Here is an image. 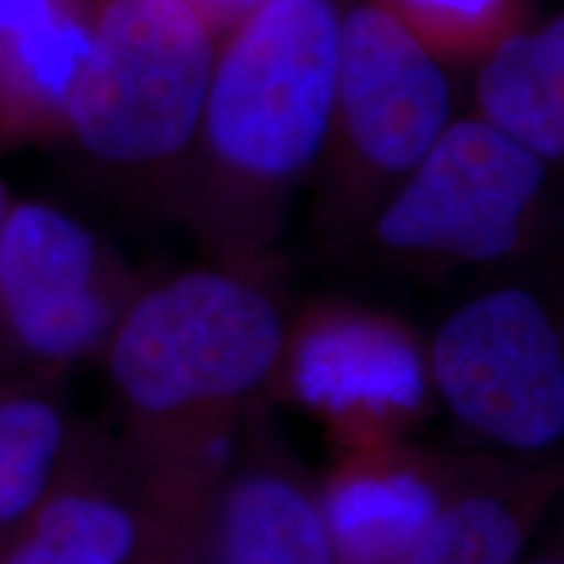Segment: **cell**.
<instances>
[{
	"instance_id": "cell-1",
	"label": "cell",
	"mask_w": 564,
	"mask_h": 564,
	"mask_svg": "<svg viewBox=\"0 0 564 564\" xmlns=\"http://www.w3.org/2000/svg\"><path fill=\"white\" fill-rule=\"evenodd\" d=\"M285 322L241 274L186 272L133 295L102 350L116 429L154 474L207 489L267 403Z\"/></svg>"
},
{
	"instance_id": "cell-2",
	"label": "cell",
	"mask_w": 564,
	"mask_h": 564,
	"mask_svg": "<svg viewBox=\"0 0 564 564\" xmlns=\"http://www.w3.org/2000/svg\"><path fill=\"white\" fill-rule=\"evenodd\" d=\"M212 40L186 0H112L91 24L66 118L91 154L150 162L181 150L207 102Z\"/></svg>"
},
{
	"instance_id": "cell-3",
	"label": "cell",
	"mask_w": 564,
	"mask_h": 564,
	"mask_svg": "<svg viewBox=\"0 0 564 564\" xmlns=\"http://www.w3.org/2000/svg\"><path fill=\"white\" fill-rule=\"evenodd\" d=\"M340 19L329 0H264L209 79L207 131L238 171L282 178L319 150L337 100Z\"/></svg>"
},
{
	"instance_id": "cell-4",
	"label": "cell",
	"mask_w": 564,
	"mask_h": 564,
	"mask_svg": "<svg viewBox=\"0 0 564 564\" xmlns=\"http://www.w3.org/2000/svg\"><path fill=\"white\" fill-rule=\"evenodd\" d=\"M436 405L491 455L556 460L564 436V345L531 291L497 288L455 308L426 348Z\"/></svg>"
},
{
	"instance_id": "cell-5",
	"label": "cell",
	"mask_w": 564,
	"mask_h": 564,
	"mask_svg": "<svg viewBox=\"0 0 564 564\" xmlns=\"http://www.w3.org/2000/svg\"><path fill=\"white\" fill-rule=\"evenodd\" d=\"M131 299L95 230L51 204H11L0 230V371L66 384L102 358Z\"/></svg>"
},
{
	"instance_id": "cell-6",
	"label": "cell",
	"mask_w": 564,
	"mask_h": 564,
	"mask_svg": "<svg viewBox=\"0 0 564 564\" xmlns=\"http://www.w3.org/2000/svg\"><path fill=\"white\" fill-rule=\"evenodd\" d=\"M272 400L319 421L335 453L411 440L436 408L411 329L350 306L319 308L285 340Z\"/></svg>"
},
{
	"instance_id": "cell-7",
	"label": "cell",
	"mask_w": 564,
	"mask_h": 564,
	"mask_svg": "<svg viewBox=\"0 0 564 564\" xmlns=\"http://www.w3.org/2000/svg\"><path fill=\"white\" fill-rule=\"evenodd\" d=\"M377 220L384 249L444 262H497L520 249L541 158L489 123L447 126Z\"/></svg>"
},
{
	"instance_id": "cell-8",
	"label": "cell",
	"mask_w": 564,
	"mask_h": 564,
	"mask_svg": "<svg viewBox=\"0 0 564 564\" xmlns=\"http://www.w3.org/2000/svg\"><path fill=\"white\" fill-rule=\"evenodd\" d=\"M207 489L165 481L116 426L89 421L58 481L0 549V564H131L167 507Z\"/></svg>"
},
{
	"instance_id": "cell-9",
	"label": "cell",
	"mask_w": 564,
	"mask_h": 564,
	"mask_svg": "<svg viewBox=\"0 0 564 564\" xmlns=\"http://www.w3.org/2000/svg\"><path fill=\"white\" fill-rule=\"evenodd\" d=\"M199 564H335L319 486L280 434L272 403L241 423L204 494Z\"/></svg>"
},
{
	"instance_id": "cell-10",
	"label": "cell",
	"mask_w": 564,
	"mask_h": 564,
	"mask_svg": "<svg viewBox=\"0 0 564 564\" xmlns=\"http://www.w3.org/2000/svg\"><path fill=\"white\" fill-rule=\"evenodd\" d=\"M337 100L350 137L382 171H411L447 129L449 87L419 37L384 9L340 24Z\"/></svg>"
},
{
	"instance_id": "cell-11",
	"label": "cell",
	"mask_w": 564,
	"mask_h": 564,
	"mask_svg": "<svg viewBox=\"0 0 564 564\" xmlns=\"http://www.w3.org/2000/svg\"><path fill=\"white\" fill-rule=\"evenodd\" d=\"M468 460L411 440L337 453L316 481L335 564H405Z\"/></svg>"
},
{
	"instance_id": "cell-12",
	"label": "cell",
	"mask_w": 564,
	"mask_h": 564,
	"mask_svg": "<svg viewBox=\"0 0 564 564\" xmlns=\"http://www.w3.org/2000/svg\"><path fill=\"white\" fill-rule=\"evenodd\" d=\"M562 460L470 455L460 484L405 564H520L562 491Z\"/></svg>"
},
{
	"instance_id": "cell-13",
	"label": "cell",
	"mask_w": 564,
	"mask_h": 564,
	"mask_svg": "<svg viewBox=\"0 0 564 564\" xmlns=\"http://www.w3.org/2000/svg\"><path fill=\"white\" fill-rule=\"evenodd\" d=\"M89 42L82 0H0V131L66 116Z\"/></svg>"
},
{
	"instance_id": "cell-14",
	"label": "cell",
	"mask_w": 564,
	"mask_h": 564,
	"mask_svg": "<svg viewBox=\"0 0 564 564\" xmlns=\"http://www.w3.org/2000/svg\"><path fill=\"white\" fill-rule=\"evenodd\" d=\"M87 426L66 384L0 371V549L58 481Z\"/></svg>"
},
{
	"instance_id": "cell-15",
	"label": "cell",
	"mask_w": 564,
	"mask_h": 564,
	"mask_svg": "<svg viewBox=\"0 0 564 564\" xmlns=\"http://www.w3.org/2000/svg\"><path fill=\"white\" fill-rule=\"evenodd\" d=\"M564 21L535 34H518L497 47L478 79L489 126L535 158L564 152Z\"/></svg>"
},
{
	"instance_id": "cell-16",
	"label": "cell",
	"mask_w": 564,
	"mask_h": 564,
	"mask_svg": "<svg viewBox=\"0 0 564 564\" xmlns=\"http://www.w3.org/2000/svg\"><path fill=\"white\" fill-rule=\"evenodd\" d=\"M204 494L167 507L131 564H199V518Z\"/></svg>"
},
{
	"instance_id": "cell-17",
	"label": "cell",
	"mask_w": 564,
	"mask_h": 564,
	"mask_svg": "<svg viewBox=\"0 0 564 564\" xmlns=\"http://www.w3.org/2000/svg\"><path fill=\"white\" fill-rule=\"evenodd\" d=\"M505 0H403L413 17L423 19L436 30L474 32L478 26L491 24L497 19Z\"/></svg>"
},
{
	"instance_id": "cell-18",
	"label": "cell",
	"mask_w": 564,
	"mask_h": 564,
	"mask_svg": "<svg viewBox=\"0 0 564 564\" xmlns=\"http://www.w3.org/2000/svg\"><path fill=\"white\" fill-rule=\"evenodd\" d=\"M202 3L215 11H243V9H251V6H262L264 0H202Z\"/></svg>"
},
{
	"instance_id": "cell-19",
	"label": "cell",
	"mask_w": 564,
	"mask_h": 564,
	"mask_svg": "<svg viewBox=\"0 0 564 564\" xmlns=\"http://www.w3.org/2000/svg\"><path fill=\"white\" fill-rule=\"evenodd\" d=\"M520 564H564V556H562V539H556V544L546 546L544 552L535 554L533 560L520 562Z\"/></svg>"
},
{
	"instance_id": "cell-20",
	"label": "cell",
	"mask_w": 564,
	"mask_h": 564,
	"mask_svg": "<svg viewBox=\"0 0 564 564\" xmlns=\"http://www.w3.org/2000/svg\"><path fill=\"white\" fill-rule=\"evenodd\" d=\"M9 209H11L9 192H6L3 181H0V230H3V223H6V217H9Z\"/></svg>"
}]
</instances>
